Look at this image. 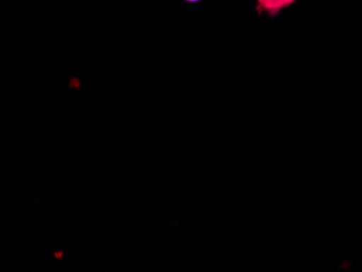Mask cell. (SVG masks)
Here are the masks:
<instances>
[{
	"mask_svg": "<svg viewBox=\"0 0 362 272\" xmlns=\"http://www.w3.org/2000/svg\"><path fill=\"white\" fill-rule=\"evenodd\" d=\"M256 1L260 10H264L270 16H276L281 10L292 6L296 0H256Z\"/></svg>",
	"mask_w": 362,
	"mask_h": 272,
	"instance_id": "1",
	"label": "cell"
},
{
	"mask_svg": "<svg viewBox=\"0 0 362 272\" xmlns=\"http://www.w3.org/2000/svg\"><path fill=\"white\" fill-rule=\"evenodd\" d=\"M184 1H187V3L195 4L200 3L202 0H184Z\"/></svg>",
	"mask_w": 362,
	"mask_h": 272,
	"instance_id": "2",
	"label": "cell"
}]
</instances>
